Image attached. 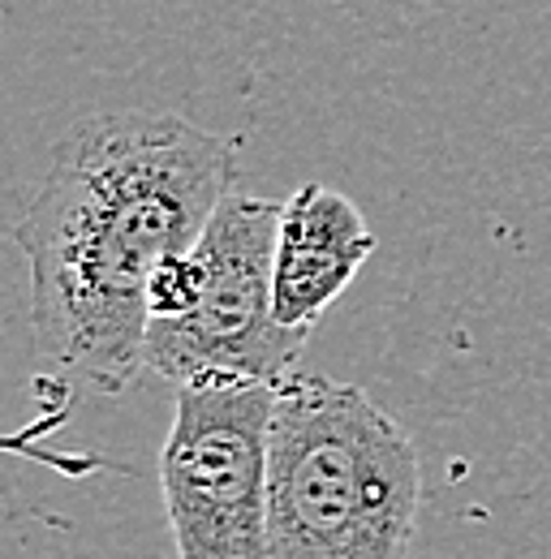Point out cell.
Instances as JSON below:
<instances>
[{
  "label": "cell",
  "mask_w": 551,
  "mask_h": 559,
  "mask_svg": "<svg viewBox=\"0 0 551 559\" xmlns=\"http://www.w3.org/2000/svg\"><path fill=\"white\" fill-rule=\"evenodd\" d=\"M371 254L375 233L353 199L324 181L297 186L284 199L276 233L272 297L280 328L310 336Z\"/></svg>",
  "instance_id": "cell-5"
},
{
  "label": "cell",
  "mask_w": 551,
  "mask_h": 559,
  "mask_svg": "<svg viewBox=\"0 0 551 559\" xmlns=\"http://www.w3.org/2000/svg\"><path fill=\"white\" fill-rule=\"evenodd\" d=\"M237 181V142L173 112L86 117L57 142L17 246L39 353L117 396L146 370V288Z\"/></svg>",
  "instance_id": "cell-1"
},
{
  "label": "cell",
  "mask_w": 551,
  "mask_h": 559,
  "mask_svg": "<svg viewBox=\"0 0 551 559\" xmlns=\"http://www.w3.org/2000/svg\"><path fill=\"white\" fill-rule=\"evenodd\" d=\"M284 203L228 190L195 241L199 301L181 319L146 328V370L173 388L237 379L280 388L310 336L280 328L272 297L276 233Z\"/></svg>",
  "instance_id": "cell-3"
},
{
  "label": "cell",
  "mask_w": 551,
  "mask_h": 559,
  "mask_svg": "<svg viewBox=\"0 0 551 559\" xmlns=\"http://www.w3.org/2000/svg\"><path fill=\"white\" fill-rule=\"evenodd\" d=\"M276 388L203 379L177 388L160 495L177 559H272L268 435Z\"/></svg>",
  "instance_id": "cell-4"
},
{
  "label": "cell",
  "mask_w": 551,
  "mask_h": 559,
  "mask_svg": "<svg viewBox=\"0 0 551 559\" xmlns=\"http://www.w3.org/2000/svg\"><path fill=\"white\" fill-rule=\"evenodd\" d=\"M418 503V448L375 396L324 374H293L276 388L272 559H410Z\"/></svg>",
  "instance_id": "cell-2"
}]
</instances>
